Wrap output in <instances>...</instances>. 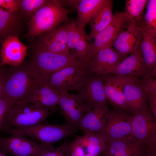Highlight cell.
<instances>
[{"instance_id":"obj_1","label":"cell","mask_w":156,"mask_h":156,"mask_svg":"<svg viewBox=\"0 0 156 156\" xmlns=\"http://www.w3.org/2000/svg\"><path fill=\"white\" fill-rule=\"evenodd\" d=\"M40 73L31 64L15 66L5 73L2 97L10 105L26 100L44 81Z\"/></svg>"},{"instance_id":"obj_2","label":"cell","mask_w":156,"mask_h":156,"mask_svg":"<svg viewBox=\"0 0 156 156\" xmlns=\"http://www.w3.org/2000/svg\"><path fill=\"white\" fill-rule=\"evenodd\" d=\"M61 1L48 0L31 17L28 24L27 36L34 37L58 27L63 22L69 20L68 15L73 10L63 7Z\"/></svg>"},{"instance_id":"obj_3","label":"cell","mask_w":156,"mask_h":156,"mask_svg":"<svg viewBox=\"0 0 156 156\" xmlns=\"http://www.w3.org/2000/svg\"><path fill=\"white\" fill-rule=\"evenodd\" d=\"M90 75L86 63L77 60L59 71L42 76L47 83L60 93L77 92Z\"/></svg>"},{"instance_id":"obj_4","label":"cell","mask_w":156,"mask_h":156,"mask_svg":"<svg viewBox=\"0 0 156 156\" xmlns=\"http://www.w3.org/2000/svg\"><path fill=\"white\" fill-rule=\"evenodd\" d=\"M78 129L77 127L66 122L61 125L41 123L30 126L13 128L6 131L12 135L29 136L42 144L51 145L74 134Z\"/></svg>"},{"instance_id":"obj_5","label":"cell","mask_w":156,"mask_h":156,"mask_svg":"<svg viewBox=\"0 0 156 156\" xmlns=\"http://www.w3.org/2000/svg\"><path fill=\"white\" fill-rule=\"evenodd\" d=\"M51 112L48 109L24 100L12 103L3 128L26 127L42 123Z\"/></svg>"},{"instance_id":"obj_6","label":"cell","mask_w":156,"mask_h":156,"mask_svg":"<svg viewBox=\"0 0 156 156\" xmlns=\"http://www.w3.org/2000/svg\"><path fill=\"white\" fill-rule=\"evenodd\" d=\"M132 22L124 12L116 11L109 25L95 36L93 42L90 43L89 60L101 49L112 46L118 36L126 29Z\"/></svg>"},{"instance_id":"obj_7","label":"cell","mask_w":156,"mask_h":156,"mask_svg":"<svg viewBox=\"0 0 156 156\" xmlns=\"http://www.w3.org/2000/svg\"><path fill=\"white\" fill-rule=\"evenodd\" d=\"M132 115L126 110L114 108L109 113L103 128L94 133L105 143L131 135Z\"/></svg>"},{"instance_id":"obj_8","label":"cell","mask_w":156,"mask_h":156,"mask_svg":"<svg viewBox=\"0 0 156 156\" xmlns=\"http://www.w3.org/2000/svg\"><path fill=\"white\" fill-rule=\"evenodd\" d=\"M156 119L150 109L132 115L131 136L156 152Z\"/></svg>"},{"instance_id":"obj_9","label":"cell","mask_w":156,"mask_h":156,"mask_svg":"<svg viewBox=\"0 0 156 156\" xmlns=\"http://www.w3.org/2000/svg\"><path fill=\"white\" fill-rule=\"evenodd\" d=\"M77 60L73 53L62 55L36 48L31 64L44 75L59 71Z\"/></svg>"},{"instance_id":"obj_10","label":"cell","mask_w":156,"mask_h":156,"mask_svg":"<svg viewBox=\"0 0 156 156\" xmlns=\"http://www.w3.org/2000/svg\"><path fill=\"white\" fill-rule=\"evenodd\" d=\"M51 145L39 144L26 137L19 135L0 138V152L5 155L10 153L14 156H37Z\"/></svg>"},{"instance_id":"obj_11","label":"cell","mask_w":156,"mask_h":156,"mask_svg":"<svg viewBox=\"0 0 156 156\" xmlns=\"http://www.w3.org/2000/svg\"><path fill=\"white\" fill-rule=\"evenodd\" d=\"M123 92L126 111L130 114L150 109L147 93L140 78L130 76L124 86Z\"/></svg>"},{"instance_id":"obj_12","label":"cell","mask_w":156,"mask_h":156,"mask_svg":"<svg viewBox=\"0 0 156 156\" xmlns=\"http://www.w3.org/2000/svg\"><path fill=\"white\" fill-rule=\"evenodd\" d=\"M77 92L87 111L96 107L107 104V100L101 76L90 75Z\"/></svg>"},{"instance_id":"obj_13","label":"cell","mask_w":156,"mask_h":156,"mask_svg":"<svg viewBox=\"0 0 156 156\" xmlns=\"http://www.w3.org/2000/svg\"><path fill=\"white\" fill-rule=\"evenodd\" d=\"M124 59L112 46H110L101 50L85 63L91 75L101 76L108 74Z\"/></svg>"},{"instance_id":"obj_14","label":"cell","mask_w":156,"mask_h":156,"mask_svg":"<svg viewBox=\"0 0 156 156\" xmlns=\"http://www.w3.org/2000/svg\"><path fill=\"white\" fill-rule=\"evenodd\" d=\"M64 24L38 36L36 48L56 53L70 54Z\"/></svg>"},{"instance_id":"obj_15","label":"cell","mask_w":156,"mask_h":156,"mask_svg":"<svg viewBox=\"0 0 156 156\" xmlns=\"http://www.w3.org/2000/svg\"><path fill=\"white\" fill-rule=\"evenodd\" d=\"M58 106L66 122L78 127L79 124L87 110L77 94L68 91L60 93Z\"/></svg>"},{"instance_id":"obj_16","label":"cell","mask_w":156,"mask_h":156,"mask_svg":"<svg viewBox=\"0 0 156 156\" xmlns=\"http://www.w3.org/2000/svg\"><path fill=\"white\" fill-rule=\"evenodd\" d=\"M149 70L146 67L139 47L115 67L109 73L116 76H131L146 79Z\"/></svg>"},{"instance_id":"obj_17","label":"cell","mask_w":156,"mask_h":156,"mask_svg":"<svg viewBox=\"0 0 156 156\" xmlns=\"http://www.w3.org/2000/svg\"><path fill=\"white\" fill-rule=\"evenodd\" d=\"M1 42L0 66L5 64L19 66L27 55L29 47L21 42L16 35H9Z\"/></svg>"},{"instance_id":"obj_18","label":"cell","mask_w":156,"mask_h":156,"mask_svg":"<svg viewBox=\"0 0 156 156\" xmlns=\"http://www.w3.org/2000/svg\"><path fill=\"white\" fill-rule=\"evenodd\" d=\"M144 33L143 30L132 22L126 29L118 36L114 41L112 47L124 59L137 49Z\"/></svg>"},{"instance_id":"obj_19","label":"cell","mask_w":156,"mask_h":156,"mask_svg":"<svg viewBox=\"0 0 156 156\" xmlns=\"http://www.w3.org/2000/svg\"><path fill=\"white\" fill-rule=\"evenodd\" d=\"M105 146L106 144L94 133L78 136L70 144V156H98Z\"/></svg>"},{"instance_id":"obj_20","label":"cell","mask_w":156,"mask_h":156,"mask_svg":"<svg viewBox=\"0 0 156 156\" xmlns=\"http://www.w3.org/2000/svg\"><path fill=\"white\" fill-rule=\"evenodd\" d=\"M130 76L111 75L109 73L101 76L107 99L114 108L126 111L123 88Z\"/></svg>"},{"instance_id":"obj_21","label":"cell","mask_w":156,"mask_h":156,"mask_svg":"<svg viewBox=\"0 0 156 156\" xmlns=\"http://www.w3.org/2000/svg\"><path fill=\"white\" fill-rule=\"evenodd\" d=\"M110 112L107 104L94 107L86 112L79 124V128L83 135L99 131L105 125Z\"/></svg>"},{"instance_id":"obj_22","label":"cell","mask_w":156,"mask_h":156,"mask_svg":"<svg viewBox=\"0 0 156 156\" xmlns=\"http://www.w3.org/2000/svg\"><path fill=\"white\" fill-rule=\"evenodd\" d=\"M59 98L60 93L44 80L25 100L46 108L52 113L57 109Z\"/></svg>"},{"instance_id":"obj_23","label":"cell","mask_w":156,"mask_h":156,"mask_svg":"<svg viewBox=\"0 0 156 156\" xmlns=\"http://www.w3.org/2000/svg\"><path fill=\"white\" fill-rule=\"evenodd\" d=\"M105 0H81L70 1L77 11V16L75 21L80 29L85 30V28L94 17L102 7Z\"/></svg>"},{"instance_id":"obj_24","label":"cell","mask_w":156,"mask_h":156,"mask_svg":"<svg viewBox=\"0 0 156 156\" xmlns=\"http://www.w3.org/2000/svg\"><path fill=\"white\" fill-rule=\"evenodd\" d=\"M113 1L105 0L99 11L88 23L91 31L87 39L92 42L95 36L106 27L111 21L113 14L112 12Z\"/></svg>"},{"instance_id":"obj_25","label":"cell","mask_w":156,"mask_h":156,"mask_svg":"<svg viewBox=\"0 0 156 156\" xmlns=\"http://www.w3.org/2000/svg\"><path fill=\"white\" fill-rule=\"evenodd\" d=\"M146 11L137 25L144 32L156 39V0H148Z\"/></svg>"},{"instance_id":"obj_26","label":"cell","mask_w":156,"mask_h":156,"mask_svg":"<svg viewBox=\"0 0 156 156\" xmlns=\"http://www.w3.org/2000/svg\"><path fill=\"white\" fill-rule=\"evenodd\" d=\"M156 39L144 32L139 46L147 68L150 70L156 66Z\"/></svg>"},{"instance_id":"obj_27","label":"cell","mask_w":156,"mask_h":156,"mask_svg":"<svg viewBox=\"0 0 156 156\" xmlns=\"http://www.w3.org/2000/svg\"><path fill=\"white\" fill-rule=\"evenodd\" d=\"M142 143H144L129 136L106 143L105 149L101 154L107 156H114Z\"/></svg>"},{"instance_id":"obj_28","label":"cell","mask_w":156,"mask_h":156,"mask_svg":"<svg viewBox=\"0 0 156 156\" xmlns=\"http://www.w3.org/2000/svg\"><path fill=\"white\" fill-rule=\"evenodd\" d=\"M18 17L16 14L6 12L0 8V39L1 40L12 33L17 27Z\"/></svg>"},{"instance_id":"obj_29","label":"cell","mask_w":156,"mask_h":156,"mask_svg":"<svg viewBox=\"0 0 156 156\" xmlns=\"http://www.w3.org/2000/svg\"><path fill=\"white\" fill-rule=\"evenodd\" d=\"M147 0H126L124 12L137 25L143 16Z\"/></svg>"},{"instance_id":"obj_30","label":"cell","mask_w":156,"mask_h":156,"mask_svg":"<svg viewBox=\"0 0 156 156\" xmlns=\"http://www.w3.org/2000/svg\"><path fill=\"white\" fill-rule=\"evenodd\" d=\"M66 32L68 46L69 49L73 51L77 42L82 38H86L87 35L85 30L77 27L75 21L64 24Z\"/></svg>"},{"instance_id":"obj_31","label":"cell","mask_w":156,"mask_h":156,"mask_svg":"<svg viewBox=\"0 0 156 156\" xmlns=\"http://www.w3.org/2000/svg\"><path fill=\"white\" fill-rule=\"evenodd\" d=\"M48 1V0H19V9L25 15L32 17Z\"/></svg>"},{"instance_id":"obj_32","label":"cell","mask_w":156,"mask_h":156,"mask_svg":"<svg viewBox=\"0 0 156 156\" xmlns=\"http://www.w3.org/2000/svg\"><path fill=\"white\" fill-rule=\"evenodd\" d=\"M90 43L86 38H82L72 51V53L76 57L83 63H86L89 61Z\"/></svg>"},{"instance_id":"obj_33","label":"cell","mask_w":156,"mask_h":156,"mask_svg":"<svg viewBox=\"0 0 156 156\" xmlns=\"http://www.w3.org/2000/svg\"><path fill=\"white\" fill-rule=\"evenodd\" d=\"M148 147L146 144L142 143L114 156H143L146 152Z\"/></svg>"},{"instance_id":"obj_34","label":"cell","mask_w":156,"mask_h":156,"mask_svg":"<svg viewBox=\"0 0 156 156\" xmlns=\"http://www.w3.org/2000/svg\"><path fill=\"white\" fill-rule=\"evenodd\" d=\"M0 8L7 12L16 14L19 9V0H0Z\"/></svg>"},{"instance_id":"obj_35","label":"cell","mask_w":156,"mask_h":156,"mask_svg":"<svg viewBox=\"0 0 156 156\" xmlns=\"http://www.w3.org/2000/svg\"><path fill=\"white\" fill-rule=\"evenodd\" d=\"M141 80L147 94L156 96V79Z\"/></svg>"},{"instance_id":"obj_36","label":"cell","mask_w":156,"mask_h":156,"mask_svg":"<svg viewBox=\"0 0 156 156\" xmlns=\"http://www.w3.org/2000/svg\"><path fill=\"white\" fill-rule=\"evenodd\" d=\"M66 144V143H64L56 148L53 147L52 145L50 146L43 150L37 156H59Z\"/></svg>"},{"instance_id":"obj_37","label":"cell","mask_w":156,"mask_h":156,"mask_svg":"<svg viewBox=\"0 0 156 156\" xmlns=\"http://www.w3.org/2000/svg\"><path fill=\"white\" fill-rule=\"evenodd\" d=\"M147 95V100L149 105L150 110L156 119V96Z\"/></svg>"},{"instance_id":"obj_38","label":"cell","mask_w":156,"mask_h":156,"mask_svg":"<svg viewBox=\"0 0 156 156\" xmlns=\"http://www.w3.org/2000/svg\"><path fill=\"white\" fill-rule=\"evenodd\" d=\"M10 107L8 102L2 96H0V114H7Z\"/></svg>"},{"instance_id":"obj_39","label":"cell","mask_w":156,"mask_h":156,"mask_svg":"<svg viewBox=\"0 0 156 156\" xmlns=\"http://www.w3.org/2000/svg\"><path fill=\"white\" fill-rule=\"evenodd\" d=\"M0 66V96H2L4 88L5 73L1 70Z\"/></svg>"},{"instance_id":"obj_40","label":"cell","mask_w":156,"mask_h":156,"mask_svg":"<svg viewBox=\"0 0 156 156\" xmlns=\"http://www.w3.org/2000/svg\"><path fill=\"white\" fill-rule=\"evenodd\" d=\"M156 66H155L149 70L148 76L146 79H156Z\"/></svg>"},{"instance_id":"obj_41","label":"cell","mask_w":156,"mask_h":156,"mask_svg":"<svg viewBox=\"0 0 156 156\" xmlns=\"http://www.w3.org/2000/svg\"><path fill=\"white\" fill-rule=\"evenodd\" d=\"M70 144L66 143L64 150L59 156H70L69 147Z\"/></svg>"},{"instance_id":"obj_42","label":"cell","mask_w":156,"mask_h":156,"mask_svg":"<svg viewBox=\"0 0 156 156\" xmlns=\"http://www.w3.org/2000/svg\"><path fill=\"white\" fill-rule=\"evenodd\" d=\"M143 156H156V153L147 150L146 152Z\"/></svg>"},{"instance_id":"obj_43","label":"cell","mask_w":156,"mask_h":156,"mask_svg":"<svg viewBox=\"0 0 156 156\" xmlns=\"http://www.w3.org/2000/svg\"><path fill=\"white\" fill-rule=\"evenodd\" d=\"M0 156H5V155L0 152Z\"/></svg>"},{"instance_id":"obj_44","label":"cell","mask_w":156,"mask_h":156,"mask_svg":"<svg viewBox=\"0 0 156 156\" xmlns=\"http://www.w3.org/2000/svg\"><path fill=\"white\" fill-rule=\"evenodd\" d=\"M98 156H107L103 155V154H101Z\"/></svg>"}]
</instances>
